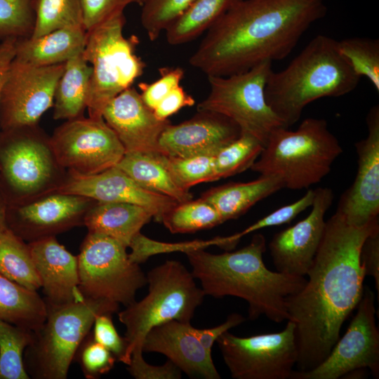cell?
Listing matches in <instances>:
<instances>
[{"instance_id":"6da1fadb","label":"cell","mask_w":379,"mask_h":379,"mask_svg":"<svg viewBox=\"0 0 379 379\" xmlns=\"http://www.w3.org/2000/svg\"><path fill=\"white\" fill-rule=\"evenodd\" d=\"M378 228V221L352 225L336 211L326 221L308 279L286 302L288 320L295 324L298 371L317 366L340 338L341 327L356 309L364 288L362 244Z\"/></svg>"},{"instance_id":"7a4b0ae2","label":"cell","mask_w":379,"mask_h":379,"mask_svg":"<svg viewBox=\"0 0 379 379\" xmlns=\"http://www.w3.org/2000/svg\"><path fill=\"white\" fill-rule=\"evenodd\" d=\"M326 11L325 0H239L206 32L189 62L208 77L282 60Z\"/></svg>"},{"instance_id":"3957f363","label":"cell","mask_w":379,"mask_h":379,"mask_svg":"<svg viewBox=\"0 0 379 379\" xmlns=\"http://www.w3.org/2000/svg\"><path fill=\"white\" fill-rule=\"evenodd\" d=\"M265 251V237L258 233L236 251L213 254L203 248H192L184 253L205 295L244 299L248 304L250 320L263 315L281 323L288 320L287 298L299 292L307 279L270 270L263 262Z\"/></svg>"},{"instance_id":"277c9868","label":"cell","mask_w":379,"mask_h":379,"mask_svg":"<svg viewBox=\"0 0 379 379\" xmlns=\"http://www.w3.org/2000/svg\"><path fill=\"white\" fill-rule=\"evenodd\" d=\"M360 79L340 55L338 41L319 34L285 69L272 70L265 86V98L289 128L307 105L324 97L346 95L357 86Z\"/></svg>"},{"instance_id":"5b68a950","label":"cell","mask_w":379,"mask_h":379,"mask_svg":"<svg viewBox=\"0 0 379 379\" xmlns=\"http://www.w3.org/2000/svg\"><path fill=\"white\" fill-rule=\"evenodd\" d=\"M342 152L325 119L307 118L295 131L275 130L251 169L279 177L284 188L300 190L321 181Z\"/></svg>"},{"instance_id":"8992f818","label":"cell","mask_w":379,"mask_h":379,"mask_svg":"<svg viewBox=\"0 0 379 379\" xmlns=\"http://www.w3.org/2000/svg\"><path fill=\"white\" fill-rule=\"evenodd\" d=\"M146 277L147 295L118 313L126 327V350L122 361L126 365L133 352H142L143 340L151 328L171 320L190 323L206 296L192 272L178 260H166Z\"/></svg>"},{"instance_id":"52a82bcc","label":"cell","mask_w":379,"mask_h":379,"mask_svg":"<svg viewBox=\"0 0 379 379\" xmlns=\"http://www.w3.org/2000/svg\"><path fill=\"white\" fill-rule=\"evenodd\" d=\"M67 171L39 124L0 131V187L8 205L58 192Z\"/></svg>"},{"instance_id":"ba28073f","label":"cell","mask_w":379,"mask_h":379,"mask_svg":"<svg viewBox=\"0 0 379 379\" xmlns=\"http://www.w3.org/2000/svg\"><path fill=\"white\" fill-rule=\"evenodd\" d=\"M47 308L44 324L34 332L33 342L25 350V367L30 378L65 379L95 317L117 312L119 305L105 299L85 298Z\"/></svg>"},{"instance_id":"9c48e42d","label":"cell","mask_w":379,"mask_h":379,"mask_svg":"<svg viewBox=\"0 0 379 379\" xmlns=\"http://www.w3.org/2000/svg\"><path fill=\"white\" fill-rule=\"evenodd\" d=\"M125 22L123 12L87 32L82 54L92 67L86 106L89 117H102L106 105L144 72L145 64L135 53L138 39L124 35Z\"/></svg>"},{"instance_id":"30bf717a","label":"cell","mask_w":379,"mask_h":379,"mask_svg":"<svg viewBox=\"0 0 379 379\" xmlns=\"http://www.w3.org/2000/svg\"><path fill=\"white\" fill-rule=\"evenodd\" d=\"M272 64L267 61L241 73L207 77L210 91L198 104L197 110L226 117L241 132L253 135L265 146L275 130L285 127L265 98Z\"/></svg>"},{"instance_id":"8fae6325","label":"cell","mask_w":379,"mask_h":379,"mask_svg":"<svg viewBox=\"0 0 379 379\" xmlns=\"http://www.w3.org/2000/svg\"><path fill=\"white\" fill-rule=\"evenodd\" d=\"M127 247L110 237L88 232L78 258L79 288L85 298L105 299L125 307L147 284L140 265L132 262Z\"/></svg>"},{"instance_id":"7c38bea8","label":"cell","mask_w":379,"mask_h":379,"mask_svg":"<svg viewBox=\"0 0 379 379\" xmlns=\"http://www.w3.org/2000/svg\"><path fill=\"white\" fill-rule=\"evenodd\" d=\"M216 343L234 379H291L298 360L295 324L290 320L277 333L239 337L228 331Z\"/></svg>"},{"instance_id":"4fadbf2b","label":"cell","mask_w":379,"mask_h":379,"mask_svg":"<svg viewBox=\"0 0 379 379\" xmlns=\"http://www.w3.org/2000/svg\"><path fill=\"white\" fill-rule=\"evenodd\" d=\"M54 154L67 171L89 175L115 166L125 149L102 117L66 120L50 135Z\"/></svg>"},{"instance_id":"5bb4252c","label":"cell","mask_w":379,"mask_h":379,"mask_svg":"<svg viewBox=\"0 0 379 379\" xmlns=\"http://www.w3.org/2000/svg\"><path fill=\"white\" fill-rule=\"evenodd\" d=\"M375 300V293L364 286L355 315L330 354L310 371H293L291 379H338L361 368L370 369L378 378L379 330Z\"/></svg>"},{"instance_id":"9a60e30c","label":"cell","mask_w":379,"mask_h":379,"mask_svg":"<svg viewBox=\"0 0 379 379\" xmlns=\"http://www.w3.org/2000/svg\"><path fill=\"white\" fill-rule=\"evenodd\" d=\"M65 63L34 66L12 61L0 97V128L39 124L53 107L55 91Z\"/></svg>"},{"instance_id":"2e32d148","label":"cell","mask_w":379,"mask_h":379,"mask_svg":"<svg viewBox=\"0 0 379 379\" xmlns=\"http://www.w3.org/2000/svg\"><path fill=\"white\" fill-rule=\"evenodd\" d=\"M96 201L84 196L54 192L8 205L5 221L15 234L29 243L84 225L87 212Z\"/></svg>"},{"instance_id":"e0dca14e","label":"cell","mask_w":379,"mask_h":379,"mask_svg":"<svg viewBox=\"0 0 379 379\" xmlns=\"http://www.w3.org/2000/svg\"><path fill=\"white\" fill-rule=\"evenodd\" d=\"M368 135L355 143L357 171L351 186L341 195L336 212L350 225L362 227L378 221L379 106L366 118Z\"/></svg>"},{"instance_id":"ac0fdd59","label":"cell","mask_w":379,"mask_h":379,"mask_svg":"<svg viewBox=\"0 0 379 379\" xmlns=\"http://www.w3.org/2000/svg\"><path fill=\"white\" fill-rule=\"evenodd\" d=\"M333 199L331 188L314 189L310 214L274 235L268 247L277 271L295 276L307 275L324 232L325 215Z\"/></svg>"},{"instance_id":"d6986e66","label":"cell","mask_w":379,"mask_h":379,"mask_svg":"<svg viewBox=\"0 0 379 379\" xmlns=\"http://www.w3.org/2000/svg\"><path fill=\"white\" fill-rule=\"evenodd\" d=\"M58 192L86 197L100 202L136 204L149 210L157 222L178 201L149 191L138 185L118 167L85 175L67 171L64 183Z\"/></svg>"},{"instance_id":"ffe728a7","label":"cell","mask_w":379,"mask_h":379,"mask_svg":"<svg viewBox=\"0 0 379 379\" xmlns=\"http://www.w3.org/2000/svg\"><path fill=\"white\" fill-rule=\"evenodd\" d=\"M240 134L239 127L226 117L197 110L191 119L166 127L159 139L158 150L176 157L215 154Z\"/></svg>"},{"instance_id":"44dd1931","label":"cell","mask_w":379,"mask_h":379,"mask_svg":"<svg viewBox=\"0 0 379 379\" xmlns=\"http://www.w3.org/2000/svg\"><path fill=\"white\" fill-rule=\"evenodd\" d=\"M102 117L118 137L125 153L159 152V139L171 124L168 119L157 118L132 86L114 98Z\"/></svg>"},{"instance_id":"7402d4cb","label":"cell","mask_w":379,"mask_h":379,"mask_svg":"<svg viewBox=\"0 0 379 379\" xmlns=\"http://www.w3.org/2000/svg\"><path fill=\"white\" fill-rule=\"evenodd\" d=\"M190 323L171 320L149 330L142 343V352L165 355L191 378L220 379L212 352L202 345Z\"/></svg>"},{"instance_id":"603a6c76","label":"cell","mask_w":379,"mask_h":379,"mask_svg":"<svg viewBox=\"0 0 379 379\" xmlns=\"http://www.w3.org/2000/svg\"><path fill=\"white\" fill-rule=\"evenodd\" d=\"M47 306H60L85 298L79 288L78 258L48 237L28 243Z\"/></svg>"},{"instance_id":"cb8c5ba5","label":"cell","mask_w":379,"mask_h":379,"mask_svg":"<svg viewBox=\"0 0 379 379\" xmlns=\"http://www.w3.org/2000/svg\"><path fill=\"white\" fill-rule=\"evenodd\" d=\"M87 37L84 26L61 28L36 38L18 39L15 58L34 66L65 63L83 53Z\"/></svg>"},{"instance_id":"d4e9b609","label":"cell","mask_w":379,"mask_h":379,"mask_svg":"<svg viewBox=\"0 0 379 379\" xmlns=\"http://www.w3.org/2000/svg\"><path fill=\"white\" fill-rule=\"evenodd\" d=\"M152 218L149 210L136 204L96 201L87 212L84 225L88 232L110 237L128 248Z\"/></svg>"},{"instance_id":"484cf974","label":"cell","mask_w":379,"mask_h":379,"mask_svg":"<svg viewBox=\"0 0 379 379\" xmlns=\"http://www.w3.org/2000/svg\"><path fill=\"white\" fill-rule=\"evenodd\" d=\"M283 188L279 177L260 175L250 182H229L212 187L200 198L211 204L225 222L238 218L256 203Z\"/></svg>"},{"instance_id":"4316f807","label":"cell","mask_w":379,"mask_h":379,"mask_svg":"<svg viewBox=\"0 0 379 379\" xmlns=\"http://www.w3.org/2000/svg\"><path fill=\"white\" fill-rule=\"evenodd\" d=\"M116 166L149 191L165 195L178 202L192 199L190 191L175 183L160 152L125 153Z\"/></svg>"},{"instance_id":"83f0119b","label":"cell","mask_w":379,"mask_h":379,"mask_svg":"<svg viewBox=\"0 0 379 379\" xmlns=\"http://www.w3.org/2000/svg\"><path fill=\"white\" fill-rule=\"evenodd\" d=\"M82 53L65 63L55 91L53 105L55 120H69L84 116L92 67Z\"/></svg>"},{"instance_id":"f1b7e54d","label":"cell","mask_w":379,"mask_h":379,"mask_svg":"<svg viewBox=\"0 0 379 379\" xmlns=\"http://www.w3.org/2000/svg\"><path fill=\"white\" fill-rule=\"evenodd\" d=\"M47 312L46 303L36 291L0 274V320L35 332L44 324Z\"/></svg>"},{"instance_id":"f546056e","label":"cell","mask_w":379,"mask_h":379,"mask_svg":"<svg viewBox=\"0 0 379 379\" xmlns=\"http://www.w3.org/2000/svg\"><path fill=\"white\" fill-rule=\"evenodd\" d=\"M239 0H196L165 30L168 44L190 42L206 32Z\"/></svg>"},{"instance_id":"4dcf8cb0","label":"cell","mask_w":379,"mask_h":379,"mask_svg":"<svg viewBox=\"0 0 379 379\" xmlns=\"http://www.w3.org/2000/svg\"><path fill=\"white\" fill-rule=\"evenodd\" d=\"M0 274L32 291L41 288L28 243L0 221Z\"/></svg>"},{"instance_id":"1f68e13d","label":"cell","mask_w":379,"mask_h":379,"mask_svg":"<svg viewBox=\"0 0 379 379\" xmlns=\"http://www.w3.org/2000/svg\"><path fill=\"white\" fill-rule=\"evenodd\" d=\"M161 222L171 233L185 234L208 230L224 221L211 204L199 198L177 203L163 215Z\"/></svg>"},{"instance_id":"d6a6232c","label":"cell","mask_w":379,"mask_h":379,"mask_svg":"<svg viewBox=\"0 0 379 379\" xmlns=\"http://www.w3.org/2000/svg\"><path fill=\"white\" fill-rule=\"evenodd\" d=\"M34 331L0 320V379H29L23 353L34 340Z\"/></svg>"},{"instance_id":"836d02e7","label":"cell","mask_w":379,"mask_h":379,"mask_svg":"<svg viewBox=\"0 0 379 379\" xmlns=\"http://www.w3.org/2000/svg\"><path fill=\"white\" fill-rule=\"evenodd\" d=\"M35 23L29 37L61 28L84 26L79 0H34Z\"/></svg>"},{"instance_id":"e575fe53","label":"cell","mask_w":379,"mask_h":379,"mask_svg":"<svg viewBox=\"0 0 379 379\" xmlns=\"http://www.w3.org/2000/svg\"><path fill=\"white\" fill-rule=\"evenodd\" d=\"M263 147V144L257 138L241 132L237 138L220 148L214 155L218 179L241 173L251 168Z\"/></svg>"},{"instance_id":"d590c367","label":"cell","mask_w":379,"mask_h":379,"mask_svg":"<svg viewBox=\"0 0 379 379\" xmlns=\"http://www.w3.org/2000/svg\"><path fill=\"white\" fill-rule=\"evenodd\" d=\"M340 55L360 78L366 77L379 92V41L352 37L338 41Z\"/></svg>"},{"instance_id":"8d00e7d4","label":"cell","mask_w":379,"mask_h":379,"mask_svg":"<svg viewBox=\"0 0 379 379\" xmlns=\"http://www.w3.org/2000/svg\"><path fill=\"white\" fill-rule=\"evenodd\" d=\"M162 155L173 179L185 190L190 191L191 187L201 182L218 180L215 166V154L189 157Z\"/></svg>"},{"instance_id":"74e56055","label":"cell","mask_w":379,"mask_h":379,"mask_svg":"<svg viewBox=\"0 0 379 379\" xmlns=\"http://www.w3.org/2000/svg\"><path fill=\"white\" fill-rule=\"evenodd\" d=\"M196 0H144L140 20L151 41L180 17Z\"/></svg>"},{"instance_id":"f35d334b","label":"cell","mask_w":379,"mask_h":379,"mask_svg":"<svg viewBox=\"0 0 379 379\" xmlns=\"http://www.w3.org/2000/svg\"><path fill=\"white\" fill-rule=\"evenodd\" d=\"M34 0H0V41L29 37L35 23Z\"/></svg>"},{"instance_id":"ab89813d","label":"cell","mask_w":379,"mask_h":379,"mask_svg":"<svg viewBox=\"0 0 379 379\" xmlns=\"http://www.w3.org/2000/svg\"><path fill=\"white\" fill-rule=\"evenodd\" d=\"M314 197V190L309 189L304 196L295 202L279 208L251 225L241 232L226 237L227 249L231 250L234 248L243 237L251 232L263 228L290 222L301 212L312 206Z\"/></svg>"},{"instance_id":"60d3db41","label":"cell","mask_w":379,"mask_h":379,"mask_svg":"<svg viewBox=\"0 0 379 379\" xmlns=\"http://www.w3.org/2000/svg\"><path fill=\"white\" fill-rule=\"evenodd\" d=\"M76 355L87 379H96L109 372L117 361L110 351L93 338L91 332L80 345Z\"/></svg>"},{"instance_id":"b9f144b4","label":"cell","mask_w":379,"mask_h":379,"mask_svg":"<svg viewBox=\"0 0 379 379\" xmlns=\"http://www.w3.org/2000/svg\"><path fill=\"white\" fill-rule=\"evenodd\" d=\"M159 73L160 77L155 81L138 84L142 101L152 110L171 91L180 86L185 71L179 67H166L159 69Z\"/></svg>"},{"instance_id":"7bdbcfd3","label":"cell","mask_w":379,"mask_h":379,"mask_svg":"<svg viewBox=\"0 0 379 379\" xmlns=\"http://www.w3.org/2000/svg\"><path fill=\"white\" fill-rule=\"evenodd\" d=\"M83 25L89 32L114 15L123 13L132 0H79Z\"/></svg>"},{"instance_id":"ee69618b","label":"cell","mask_w":379,"mask_h":379,"mask_svg":"<svg viewBox=\"0 0 379 379\" xmlns=\"http://www.w3.org/2000/svg\"><path fill=\"white\" fill-rule=\"evenodd\" d=\"M109 313L98 315L93 324V338L110 351L117 361H123L126 343L124 337L118 333Z\"/></svg>"},{"instance_id":"f6af8a7d","label":"cell","mask_w":379,"mask_h":379,"mask_svg":"<svg viewBox=\"0 0 379 379\" xmlns=\"http://www.w3.org/2000/svg\"><path fill=\"white\" fill-rule=\"evenodd\" d=\"M142 352H133L127 371L136 379H180L182 371L172 361L168 360L161 366L148 364L143 358Z\"/></svg>"},{"instance_id":"bcb514c9","label":"cell","mask_w":379,"mask_h":379,"mask_svg":"<svg viewBox=\"0 0 379 379\" xmlns=\"http://www.w3.org/2000/svg\"><path fill=\"white\" fill-rule=\"evenodd\" d=\"M360 261L366 276L372 277L379 293V228L373 231L364 240L360 253Z\"/></svg>"},{"instance_id":"7dc6e473","label":"cell","mask_w":379,"mask_h":379,"mask_svg":"<svg viewBox=\"0 0 379 379\" xmlns=\"http://www.w3.org/2000/svg\"><path fill=\"white\" fill-rule=\"evenodd\" d=\"M195 100L182 86H178L171 91L154 109L156 117L160 119H168L182 108L193 106Z\"/></svg>"},{"instance_id":"c3c4849f","label":"cell","mask_w":379,"mask_h":379,"mask_svg":"<svg viewBox=\"0 0 379 379\" xmlns=\"http://www.w3.org/2000/svg\"><path fill=\"white\" fill-rule=\"evenodd\" d=\"M246 321L244 316L239 313H232L228 315L222 324L210 328H196V333L202 345L208 352H212L213 344L218 338L223 333L236 327Z\"/></svg>"},{"instance_id":"681fc988","label":"cell","mask_w":379,"mask_h":379,"mask_svg":"<svg viewBox=\"0 0 379 379\" xmlns=\"http://www.w3.org/2000/svg\"><path fill=\"white\" fill-rule=\"evenodd\" d=\"M16 38H9L0 44V97L11 64L15 57Z\"/></svg>"},{"instance_id":"f907efd6","label":"cell","mask_w":379,"mask_h":379,"mask_svg":"<svg viewBox=\"0 0 379 379\" xmlns=\"http://www.w3.org/2000/svg\"><path fill=\"white\" fill-rule=\"evenodd\" d=\"M7 204L0 187V221L5 220V212Z\"/></svg>"},{"instance_id":"816d5d0a","label":"cell","mask_w":379,"mask_h":379,"mask_svg":"<svg viewBox=\"0 0 379 379\" xmlns=\"http://www.w3.org/2000/svg\"><path fill=\"white\" fill-rule=\"evenodd\" d=\"M144 0H132L133 4H138L141 6Z\"/></svg>"}]
</instances>
